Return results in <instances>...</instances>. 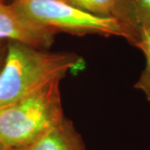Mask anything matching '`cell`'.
<instances>
[{
	"instance_id": "6da1fadb",
	"label": "cell",
	"mask_w": 150,
	"mask_h": 150,
	"mask_svg": "<svg viewBox=\"0 0 150 150\" xmlns=\"http://www.w3.org/2000/svg\"><path fill=\"white\" fill-rule=\"evenodd\" d=\"M82 61L74 53H50L21 42L8 41L0 70V108L60 81Z\"/></svg>"
},
{
	"instance_id": "7a4b0ae2",
	"label": "cell",
	"mask_w": 150,
	"mask_h": 150,
	"mask_svg": "<svg viewBox=\"0 0 150 150\" xmlns=\"http://www.w3.org/2000/svg\"><path fill=\"white\" fill-rule=\"evenodd\" d=\"M59 83L55 81L0 108V148L13 149L31 144L65 118Z\"/></svg>"
},
{
	"instance_id": "3957f363",
	"label": "cell",
	"mask_w": 150,
	"mask_h": 150,
	"mask_svg": "<svg viewBox=\"0 0 150 150\" xmlns=\"http://www.w3.org/2000/svg\"><path fill=\"white\" fill-rule=\"evenodd\" d=\"M12 4L29 20L56 33L118 36L128 39L125 30L114 18L93 15L62 0H13Z\"/></svg>"
},
{
	"instance_id": "277c9868",
	"label": "cell",
	"mask_w": 150,
	"mask_h": 150,
	"mask_svg": "<svg viewBox=\"0 0 150 150\" xmlns=\"http://www.w3.org/2000/svg\"><path fill=\"white\" fill-rule=\"evenodd\" d=\"M56 32L29 20L12 4L0 1V41H18L44 49L54 42Z\"/></svg>"
},
{
	"instance_id": "5b68a950",
	"label": "cell",
	"mask_w": 150,
	"mask_h": 150,
	"mask_svg": "<svg viewBox=\"0 0 150 150\" xmlns=\"http://www.w3.org/2000/svg\"><path fill=\"white\" fill-rule=\"evenodd\" d=\"M132 45L139 33L150 27V0H116L112 11Z\"/></svg>"
},
{
	"instance_id": "8992f818",
	"label": "cell",
	"mask_w": 150,
	"mask_h": 150,
	"mask_svg": "<svg viewBox=\"0 0 150 150\" xmlns=\"http://www.w3.org/2000/svg\"><path fill=\"white\" fill-rule=\"evenodd\" d=\"M12 150H87L80 134L64 118L54 128L31 144Z\"/></svg>"
},
{
	"instance_id": "52a82bcc",
	"label": "cell",
	"mask_w": 150,
	"mask_h": 150,
	"mask_svg": "<svg viewBox=\"0 0 150 150\" xmlns=\"http://www.w3.org/2000/svg\"><path fill=\"white\" fill-rule=\"evenodd\" d=\"M134 46L141 49L146 59V65L134 88L142 91L150 101V27L141 30L135 38Z\"/></svg>"
},
{
	"instance_id": "ba28073f",
	"label": "cell",
	"mask_w": 150,
	"mask_h": 150,
	"mask_svg": "<svg viewBox=\"0 0 150 150\" xmlns=\"http://www.w3.org/2000/svg\"><path fill=\"white\" fill-rule=\"evenodd\" d=\"M81 10L100 17H112L116 0H62Z\"/></svg>"
},
{
	"instance_id": "9c48e42d",
	"label": "cell",
	"mask_w": 150,
	"mask_h": 150,
	"mask_svg": "<svg viewBox=\"0 0 150 150\" xmlns=\"http://www.w3.org/2000/svg\"><path fill=\"white\" fill-rule=\"evenodd\" d=\"M5 53H6V48L5 50H4L2 48V45L0 44V70L1 68L3 66V63H4V57H5Z\"/></svg>"
},
{
	"instance_id": "30bf717a",
	"label": "cell",
	"mask_w": 150,
	"mask_h": 150,
	"mask_svg": "<svg viewBox=\"0 0 150 150\" xmlns=\"http://www.w3.org/2000/svg\"><path fill=\"white\" fill-rule=\"evenodd\" d=\"M1 2H5V0H0Z\"/></svg>"
},
{
	"instance_id": "8fae6325",
	"label": "cell",
	"mask_w": 150,
	"mask_h": 150,
	"mask_svg": "<svg viewBox=\"0 0 150 150\" xmlns=\"http://www.w3.org/2000/svg\"><path fill=\"white\" fill-rule=\"evenodd\" d=\"M0 150H5V149H2V148H0Z\"/></svg>"
},
{
	"instance_id": "7c38bea8",
	"label": "cell",
	"mask_w": 150,
	"mask_h": 150,
	"mask_svg": "<svg viewBox=\"0 0 150 150\" xmlns=\"http://www.w3.org/2000/svg\"><path fill=\"white\" fill-rule=\"evenodd\" d=\"M5 150H12V149H5Z\"/></svg>"
}]
</instances>
